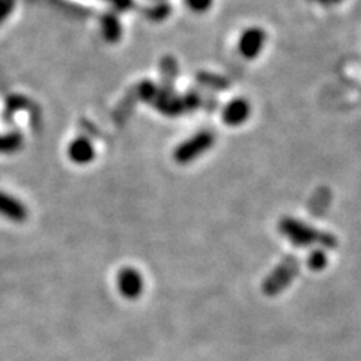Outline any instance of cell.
I'll list each match as a JSON object with an SVG mask.
<instances>
[{"instance_id":"6da1fadb","label":"cell","mask_w":361,"mask_h":361,"mask_svg":"<svg viewBox=\"0 0 361 361\" xmlns=\"http://www.w3.org/2000/svg\"><path fill=\"white\" fill-rule=\"evenodd\" d=\"M279 232L297 247L321 245L325 248H336L337 240L331 233H326L312 228L307 223L295 220L292 217H283L279 221Z\"/></svg>"},{"instance_id":"7a4b0ae2","label":"cell","mask_w":361,"mask_h":361,"mask_svg":"<svg viewBox=\"0 0 361 361\" xmlns=\"http://www.w3.org/2000/svg\"><path fill=\"white\" fill-rule=\"evenodd\" d=\"M300 261L295 256H288L281 261L262 283V292L268 297H276L283 292L300 273Z\"/></svg>"},{"instance_id":"3957f363","label":"cell","mask_w":361,"mask_h":361,"mask_svg":"<svg viewBox=\"0 0 361 361\" xmlns=\"http://www.w3.org/2000/svg\"><path fill=\"white\" fill-rule=\"evenodd\" d=\"M214 142H216V135L209 130H202L178 146L173 152V160L178 164L196 161L200 155L207 154L212 148Z\"/></svg>"},{"instance_id":"277c9868","label":"cell","mask_w":361,"mask_h":361,"mask_svg":"<svg viewBox=\"0 0 361 361\" xmlns=\"http://www.w3.org/2000/svg\"><path fill=\"white\" fill-rule=\"evenodd\" d=\"M267 44V33L261 27H250L243 32L238 41V50L245 59L257 58Z\"/></svg>"},{"instance_id":"5b68a950","label":"cell","mask_w":361,"mask_h":361,"mask_svg":"<svg viewBox=\"0 0 361 361\" xmlns=\"http://www.w3.org/2000/svg\"><path fill=\"white\" fill-rule=\"evenodd\" d=\"M252 107L244 98L233 99L223 110V122L229 127H240L248 119Z\"/></svg>"},{"instance_id":"8992f818","label":"cell","mask_w":361,"mask_h":361,"mask_svg":"<svg viewBox=\"0 0 361 361\" xmlns=\"http://www.w3.org/2000/svg\"><path fill=\"white\" fill-rule=\"evenodd\" d=\"M118 288L123 297L137 298L143 290L142 276L133 268L122 269L118 274Z\"/></svg>"},{"instance_id":"52a82bcc","label":"cell","mask_w":361,"mask_h":361,"mask_svg":"<svg viewBox=\"0 0 361 361\" xmlns=\"http://www.w3.org/2000/svg\"><path fill=\"white\" fill-rule=\"evenodd\" d=\"M0 216L11 221L21 223L27 219V208L18 199L0 191Z\"/></svg>"},{"instance_id":"ba28073f","label":"cell","mask_w":361,"mask_h":361,"mask_svg":"<svg viewBox=\"0 0 361 361\" xmlns=\"http://www.w3.org/2000/svg\"><path fill=\"white\" fill-rule=\"evenodd\" d=\"M68 158L75 164H87L95 158V149L92 143L86 137L74 139L68 146Z\"/></svg>"},{"instance_id":"9c48e42d","label":"cell","mask_w":361,"mask_h":361,"mask_svg":"<svg viewBox=\"0 0 361 361\" xmlns=\"http://www.w3.org/2000/svg\"><path fill=\"white\" fill-rule=\"evenodd\" d=\"M103 35L107 41L115 42L121 37V25L115 17H106L103 21Z\"/></svg>"},{"instance_id":"30bf717a","label":"cell","mask_w":361,"mask_h":361,"mask_svg":"<svg viewBox=\"0 0 361 361\" xmlns=\"http://www.w3.org/2000/svg\"><path fill=\"white\" fill-rule=\"evenodd\" d=\"M21 137L18 134L0 135V152H14L20 149Z\"/></svg>"},{"instance_id":"8fae6325","label":"cell","mask_w":361,"mask_h":361,"mask_svg":"<svg viewBox=\"0 0 361 361\" xmlns=\"http://www.w3.org/2000/svg\"><path fill=\"white\" fill-rule=\"evenodd\" d=\"M307 265L313 271L324 269L326 267V255L324 252H321V250L312 253L309 256V259H307Z\"/></svg>"},{"instance_id":"7c38bea8","label":"cell","mask_w":361,"mask_h":361,"mask_svg":"<svg viewBox=\"0 0 361 361\" xmlns=\"http://www.w3.org/2000/svg\"><path fill=\"white\" fill-rule=\"evenodd\" d=\"M214 0H185V5L190 11H193L196 14H203L212 6Z\"/></svg>"},{"instance_id":"4fadbf2b","label":"cell","mask_w":361,"mask_h":361,"mask_svg":"<svg viewBox=\"0 0 361 361\" xmlns=\"http://www.w3.org/2000/svg\"><path fill=\"white\" fill-rule=\"evenodd\" d=\"M16 9V0H0V26L11 17Z\"/></svg>"},{"instance_id":"5bb4252c","label":"cell","mask_w":361,"mask_h":361,"mask_svg":"<svg viewBox=\"0 0 361 361\" xmlns=\"http://www.w3.org/2000/svg\"><path fill=\"white\" fill-rule=\"evenodd\" d=\"M316 2L321 4V5H325V6H333V5H337V4H342L343 0H316Z\"/></svg>"},{"instance_id":"9a60e30c","label":"cell","mask_w":361,"mask_h":361,"mask_svg":"<svg viewBox=\"0 0 361 361\" xmlns=\"http://www.w3.org/2000/svg\"><path fill=\"white\" fill-rule=\"evenodd\" d=\"M110 2L115 4L118 8H126L130 4V0H110Z\"/></svg>"}]
</instances>
